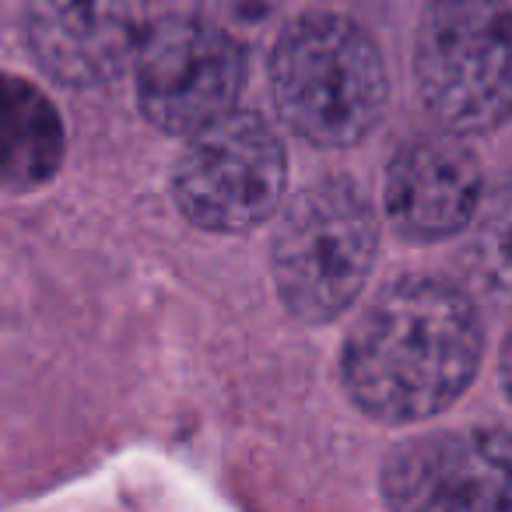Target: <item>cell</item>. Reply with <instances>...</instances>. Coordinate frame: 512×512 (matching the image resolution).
<instances>
[{"instance_id":"obj_3","label":"cell","mask_w":512,"mask_h":512,"mask_svg":"<svg viewBox=\"0 0 512 512\" xmlns=\"http://www.w3.org/2000/svg\"><path fill=\"white\" fill-rule=\"evenodd\" d=\"M428 113L460 137L512 116V11L505 0H432L414 46Z\"/></svg>"},{"instance_id":"obj_12","label":"cell","mask_w":512,"mask_h":512,"mask_svg":"<svg viewBox=\"0 0 512 512\" xmlns=\"http://www.w3.org/2000/svg\"><path fill=\"white\" fill-rule=\"evenodd\" d=\"M502 383H505V390H509V397H512V337L505 341V355H502Z\"/></svg>"},{"instance_id":"obj_10","label":"cell","mask_w":512,"mask_h":512,"mask_svg":"<svg viewBox=\"0 0 512 512\" xmlns=\"http://www.w3.org/2000/svg\"><path fill=\"white\" fill-rule=\"evenodd\" d=\"M64 123L53 102L15 74H0V186L32 190L60 169Z\"/></svg>"},{"instance_id":"obj_9","label":"cell","mask_w":512,"mask_h":512,"mask_svg":"<svg viewBox=\"0 0 512 512\" xmlns=\"http://www.w3.org/2000/svg\"><path fill=\"white\" fill-rule=\"evenodd\" d=\"M481 165L453 137H418L393 155L386 172V218L404 239L439 242L474 221Z\"/></svg>"},{"instance_id":"obj_8","label":"cell","mask_w":512,"mask_h":512,"mask_svg":"<svg viewBox=\"0 0 512 512\" xmlns=\"http://www.w3.org/2000/svg\"><path fill=\"white\" fill-rule=\"evenodd\" d=\"M144 32V0H29L32 53L50 78L74 88L127 71Z\"/></svg>"},{"instance_id":"obj_1","label":"cell","mask_w":512,"mask_h":512,"mask_svg":"<svg viewBox=\"0 0 512 512\" xmlns=\"http://www.w3.org/2000/svg\"><path fill=\"white\" fill-rule=\"evenodd\" d=\"M481 320L463 288L400 278L372 299L344 344V386L379 421H425L470 386L481 362Z\"/></svg>"},{"instance_id":"obj_11","label":"cell","mask_w":512,"mask_h":512,"mask_svg":"<svg viewBox=\"0 0 512 512\" xmlns=\"http://www.w3.org/2000/svg\"><path fill=\"white\" fill-rule=\"evenodd\" d=\"M477 249H484V264H477V274L495 278V285L512 281V200H498L491 214L484 239H477Z\"/></svg>"},{"instance_id":"obj_2","label":"cell","mask_w":512,"mask_h":512,"mask_svg":"<svg viewBox=\"0 0 512 512\" xmlns=\"http://www.w3.org/2000/svg\"><path fill=\"white\" fill-rule=\"evenodd\" d=\"M274 106L299 137L323 148L362 141L386 109L376 43L337 15L299 18L271 60Z\"/></svg>"},{"instance_id":"obj_4","label":"cell","mask_w":512,"mask_h":512,"mask_svg":"<svg viewBox=\"0 0 512 512\" xmlns=\"http://www.w3.org/2000/svg\"><path fill=\"white\" fill-rule=\"evenodd\" d=\"M376 246V214L358 186L323 179L302 190L274 235L281 302L309 323L341 316L362 295Z\"/></svg>"},{"instance_id":"obj_5","label":"cell","mask_w":512,"mask_h":512,"mask_svg":"<svg viewBox=\"0 0 512 512\" xmlns=\"http://www.w3.org/2000/svg\"><path fill=\"white\" fill-rule=\"evenodd\" d=\"M285 172L288 158L271 123L232 109L190 134L172 190L193 225L207 232H249L281 207Z\"/></svg>"},{"instance_id":"obj_6","label":"cell","mask_w":512,"mask_h":512,"mask_svg":"<svg viewBox=\"0 0 512 512\" xmlns=\"http://www.w3.org/2000/svg\"><path fill=\"white\" fill-rule=\"evenodd\" d=\"M137 102L165 134H197L232 113L246 81V53L225 29L200 18H162L134 57Z\"/></svg>"},{"instance_id":"obj_7","label":"cell","mask_w":512,"mask_h":512,"mask_svg":"<svg viewBox=\"0 0 512 512\" xmlns=\"http://www.w3.org/2000/svg\"><path fill=\"white\" fill-rule=\"evenodd\" d=\"M383 491L411 512H512V435L467 428L411 439L386 463Z\"/></svg>"}]
</instances>
